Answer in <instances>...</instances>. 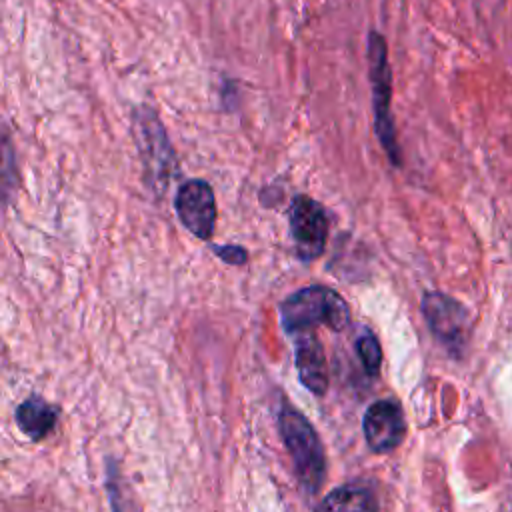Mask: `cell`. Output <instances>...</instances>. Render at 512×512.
Masks as SVG:
<instances>
[{
  "label": "cell",
  "mask_w": 512,
  "mask_h": 512,
  "mask_svg": "<svg viewBox=\"0 0 512 512\" xmlns=\"http://www.w3.org/2000/svg\"><path fill=\"white\" fill-rule=\"evenodd\" d=\"M278 426L300 484L314 494L322 486L326 474V456L314 426L290 404L282 406Z\"/></svg>",
  "instance_id": "obj_2"
},
{
  "label": "cell",
  "mask_w": 512,
  "mask_h": 512,
  "mask_svg": "<svg viewBox=\"0 0 512 512\" xmlns=\"http://www.w3.org/2000/svg\"><path fill=\"white\" fill-rule=\"evenodd\" d=\"M290 232L302 260H314L324 252L328 238V216L320 202L296 196L290 204Z\"/></svg>",
  "instance_id": "obj_5"
},
{
  "label": "cell",
  "mask_w": 512,
  "mask_h": 512,
  "mask_svg": "<svg viewBox=\"0 0 512 512\" xmlns=\"http://www.w3.org/2000/svg\"><path fill=\"white\" fill-rule=\"evenodd\" d=\"M282 326L290 334H304L316 326L344 330L350 322L346 300L332 288L306 286L280 304Z\"/></svg>",
  "instance_id": "obj_1"
},
{
  "label": "cell",
  "mask_w": 512,
  "mask_h": 512,
  "mask_svg": "<svg viewBox=\"0 0 512 512\" xmlns=\"http://www.w3.org/2000/svg\"><path fill=\"white\" fill-rule=\"evenodd\" d=\"M18 188V168L8 126L0 116V206L12 202Z\"/></svg>",
  "instance_id": "obj_11"
},
{
  "label": "cell",
  "mask_w": 512,
  "mask_h": 512,
  "mask_svg": "<svg viewBox=\"0 0 512 512\" xmlns=\"http://www.w3.org/2000/svg\"><path fill=\"white\" fill-rule=\"evenodd\" d=\"M180 222L200 240H210L216 224V200L208 182L188 180L176 194Z\"/></svg>",
  "instance_id": "obj_6"
},
{
  "label": "cell",
  "mask_w": 512,
  "mask_h": 512,
  "mask_svg": "<svg viewBox=\"0 0 512 512\" xmlns=\"http://www.w3.org/2000/svg\"><path fill=\"white\" fill-rule=\"evenodd\" d=\"M362 428L364 438L374 452H392L404 442L406 436V418L402 406L394 398L374 402L364 414Z\"/></svg>",
  "instance_id": "obj_7"
},
{
  "label": "cell",
  "mask_w": 512,
  "mask_h": 512,
  "mask_svg": "<svg viewBox=\"0 0 512 512\" xmlns=\"http://www.w3.org/2000/svg\"><path fill=\"white\" fill-rule=\"evenodd\" d=\"M294 362L300 382L316 396H322L328 388V368L322 344L312 334H298Z\"/></svg>",
  "instance_id": "obj_9"
},
{
  "label": "cell",
  "mask_w": 512,
  "mask_h": 512,
  "mask_svg": "<svg viewBox=\"0 0 512 512\" xmlns=\"http://www.w3.org/2000/svg\"><path fill=\"white\" fill-rule=\"evenodd\" d=\"M356 350H358L360 362H362V366L366 368V372H368L370 376L378 374L380 364H382V348H380L378 338H376L370 330L364 328L362 334H358V338H356Z\"/></svg>",
  "instance_id": "obj_13"
},
{
  "label": "cell",
  "mask_w": 512,
  "mask_h": 512,
  "mask_svg": "<svg viewBox=\"0 0 512 512\" xmlns=\"http://www.w3.org/2000/svg\"><path fill=\"white\" fill-rule=\"evenodd\" d=\"M134 128H136L138 148L142 152L146 172L152 178H156L158 182L166 180L170 174V168H172V150L168 146L166 134H164L162 124L158 122L156 114L148 108L138 110Z\"/></svg>",
  "instance_id": "obj_8"
},
{
  "label": "cell",
  "mask_w": 512,
  "mask_h": 512,
  "mask_svg": "<svg viewBox=\"0 0 512 512\" xmlns=\"http://www.w3.org/2000/svg\"><path fill=\"white\" fill-rule=\"evenodd\" d=\"M322 510H374L378 508L376 498L364 486H342L332 490L320 504Z\"/></svg>",
  "instance_id": "obj_12"
},
{
  "label": "cell",
  "mask_w": 512,
  "mask_h": 512,
  "mask_svg": "<svg viewBox=\"0 0 512 512\" xmlns=\"http://www.w3.org/2000/svg\"><path fill=\"white\" fill-rule=\"evenodd\" d=\"M368 64H370V84H372V100H374V126L376 134L388 152L394 164L400 162V150L394 134V120L390 114V98H392V72L388 66L386 42L378 32H370L368 36Z\"/></svg>",
  "instance_id": "obj_3"
},
{
  "label": "cell",
  "mask_w": 512,
  "mask_h": 512,
  "mask_svg": "<svg viewBox=\"0 0 512 512\" xmlns=\"http://www.w3.org/2000/svg\"><path fill=\"white\" fill-rule=\"evenodd\" d=\"M16 424L28 438L42 440L56 424V410L42 398H28L16 408Z\"/></svg>",
  "instance_id": "obj_10"
},
{
  "label": "cell",
  "mask_w": 512,
  "mask_h": 512,
  "mask_svg": "<svg viewBox=\"0 0 512 512\" xmlns=\"http://www.w3.org/2000/svg\"><path fill=\"white\" fill-rule=\"evenodd\" d=\"M214 252L228 264H244L246 262V252L238 246H214Z\"/></svg>",
  "instance_id": "obj_14"
},
{
  "label": "cell",
  "mask_w": 512,
  "mask_h": 512,
  "mask_svg": "<svg viewBox=\"0 0 512 512\" xmlns=\"http://www.w3.org/2000/svg\"><path fill=\"white\" fill-rule=\"evenodd\" d=\"M422 314L432 334L452 354L462 356L470 342V314L468 310L448 294L428 292L422 298Z\"/></svg>",
  "instance_id": "obj_4"
}]
</instances>
